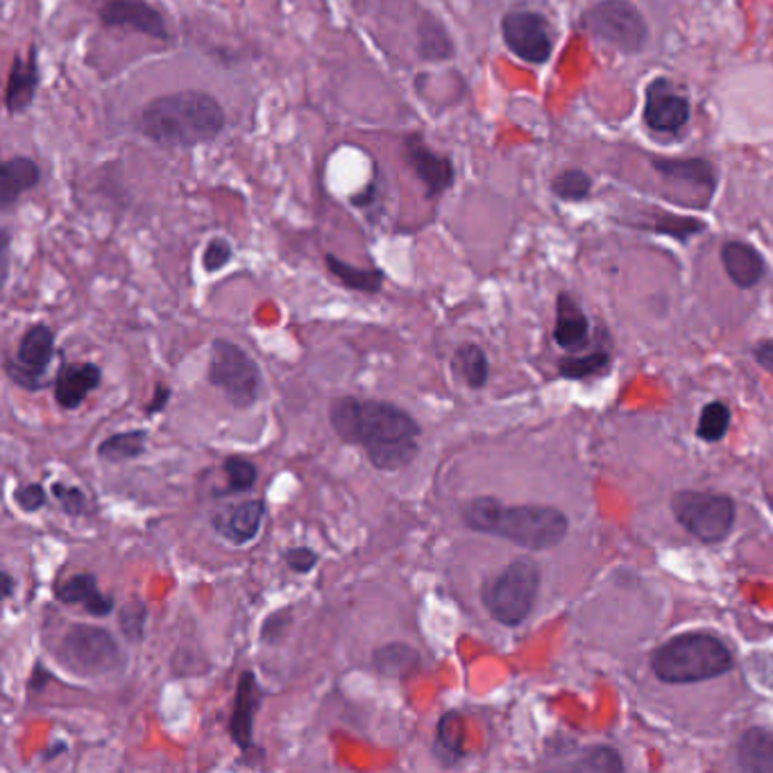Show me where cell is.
I'll return each instance as SVG.
<instances>
[{"label": "cell", "mask_w": 773, "mask_h": 773, "mask_svg": "<svg viewBox=\"0 0 773 773\" xmlns=\"http://www.w3.org/2000/svg\"><path fill=\"white\" fill-rule=\"evenodd\" d=\"M329 424L345 445L363 447L382 473H399L420 454L422 424L390 401L339 397L329 407Z\"/></svg>", "instance_id": "6da1fadb"}, {"label": "cell", "mask_w": 773, "mask_h": 773, "mask_svg": "<svg viewBox=\"0 0 773 773\" xmlns=\"http://www.w3.org/2000/svg\"><path fill=\"white\" fill-rule=\"evenodd\" d=\"M137 127L155 146L175 150L216 141L227 127L220 100L207 91L184 89L152 98L144 105Z\"/></svg>", "instance_id": "7a4b0ae2"}, {"label": "cell", "mask_w": 773, "mask_h": 773, "mask_svg": "<svg viewBox=\"0 0 773 773\" xmlns=\"http://www.w3.org/2000/svg\"><path fill=\"white\" fill-rule=\"evenodd\" d=\"M461 520L469 531L497 535L526 552L558 547L569 531V520L554 507H507L497 497H475L461 507Z\"/></svg>", "instance_id": "3957f363"}, {"label": "cell", "mask_w": 773, "mask_h": 773, "mask_svg": "<svg viewBox=\"0 0 773 773\" xmlns=\"http://www.w3.org/2000/svg\"><path fill=\"white\" fill-rule=\"evenodd\" d=\"M651 667L667 685H692L728 674L732 653L717 635L683 633L656 649Z\"/></svg>", "instance_id": "277c9868"}, {"label": "cell", "mask_w": 773, "mask_h": 773, "mask_svg": "<svg viewBox=\"0 0 773 773\" xmlns=\"http://www.w3.org/2000/svg\"><path fill=\"white\" fill-rule=\"evenodd\" d=\"M537 592H541V567L531 558H515L484 583L481 601L495 622L515 628L533 613Z\"/></svg>", "instance_id": "5b68a950"}, {"label": "cell", "mask_w": 773, "mask_h": 773, "mask_svg": "<svg viewBox=\"0 0 773 773\" xmlns=\"http://www.w3.org/2000/svg\"><path fill=\"white\" fill-rule=\"evenodd\" d=\"M55 658L64 669L73 671L76 677L82 679L110 677L123 671L127 664L116 637L107 628L91 624H73L66 630Z\"/></svg>", "instance_id": "8992f818"}, {"label": "cell", "mask_w": 773, "mask_h": 773, "mask_svg": "<svg viewBox=\"0 0 773 773\" xmlns=\"http://www.w3.org/2000/svg\"><path fill=\"white\" fill-rule=\"evenodd\" d=\"M207 379L237 411H248L261 399L263 375L259 363L241 345L227 339L212 343Z\"/></svg>", "instance_id": "52a82bcc"}, {"label": "cell", "mask_w": 773, "mask_h": 773, "mask_svg": "<svg viewBox=\"0 0 773 773\" xmlns=\"http://www.w3.org/2000/svg\"><path fill=\"white\" fill-rule=\"evenodd\" d=\"M581 25L596 42L624 55L643 53L649 42V23L630 0H599L583 14Z\"/></svg>", "instance_id": "ba28073f"}, {"label": "cell", "mask_w": 773, "mask_h": 773, "mask_svg": "<svg viewBox=\"0 0 773 773\" xmlns=\"http://www.w3.org/2000/svg\"><path fill=\"white\" fill-rule=\"evenodd\" d=\"M671 513L705 545L726 541L735 526V501L719 492L681 490L671 497Z\"/></svg>", "instance_id": "9c48e42d"}, {"label": "cell", "mask_w": 773, "mask_h": 773, "mask_svg": "<svg viewBox=\"0 0 773 773\" xmlns=\"http://www.w3.org/2000/svg\"><path fill=\"white\" fill-rule=\"evenodd\" d=\"M55 356V331L39 322L30 327L16 348V354L5 361L8 377L23 390L39 393L46 386V373Z\"/></svg>", "instance_id": "30bf717a"}, {"label": "cell", "mask_w": 773, "mask_h": 773, "mask_svg": "<svg viewBox=\"0 0 773 773\" xmlns=\"http://www.w3.org/2000/svg\"><path fill=\"white\" fill-rule=\"evenodd\" d=\"M501 37L507 48L526 64H547L554 53L552 27L541 12L513 10L503 14Z\"/></svg>", "instance_id": "8fae6325"}, {"label": "cell", "mask_w": 773, "mask_h": 773, "mask_svg": "<svg viewBox=\"0 0 773 773\" xmlns=\"http://www.w3.org/2000/svg\"><path fill=\"white\" fill-rule=\"evenodd\" d=\"M401 152L413 175L422 182L427 197H441L447 193L454 182H456V168L454 161L447 155H441L431 150V146L424 141L422 132H411L401 139Z\"/></svg>", "instance_id": "7c38bea8"}, {"label": "cell", "mask_w": 773, "mask_h": 773, "mask_svg": "<svg viewBox=\"0 0 773 773\" xmlns=\"http://www.w3.org/2000/svg\"><path fill=\"white\" fill-rule=\"evenodd\" d=\"M645 123L660 134H679L692 116L690 98L667 78H656L645 91Z\"/></svg>", "instance_id": "4fadbf2b"}, {"label": "cell", "mask_w": 773, "mask_h": 773, "mask_svg": "<svg viewBox=\"0 0 773 773\" xmlns=\"http://www.w3.org/2000/svg\"><path fill=\"white\" fill-rule=\"evenodd\" d=\"M263 698H265V692L259 683V677L250 669L243 671L237 683V694H234L231 717H229V737L243 755L261 751L254 742V724L263 705Z\"/></svg>", "instance_id": "5bb4252c"}, {"label": "cell", "mask_w": 773, "mask_h": 773, "mask_svg": "<svg viewBox=\"0 0 773 773\" xmlns=\"http://www.w3.org/2000/svg\"><path fill=\"white\" fill-rule=\"evenodd\" d=\"M98 16L105 27L139 32V35L152 37L157 42L171 39L163 14L150 5L148 0H105L98 10Z\"/></svg>", "instance_id": "9a60e30c"}, {"label": "cell", "mask_w": 773, "mask_h": 773, "mask_svg": "<svg viewBox=\"0 0 773 773\" xmlns=\"http://www.w3.org/2000/svg\"><path fill=\"white\" fill-rule=\"evenodd\" d=\"M265 513H268V507L263 499H246L239 503H231V507L218 509L212 518V526L229 545L246 547L257 541Z\"/></svg>", "instance_id": "2e32d148"}, {"label": "cell", "mask_w": 773, "mask_h": 773, "mask_svg": "<svg viewBox=\"0 0 773 773\" xmlns=\"http://www.w3.org/2000/svg\"><path fill=\"white\" fill-rule=\"evenodd\" d=\"M53 594L64 606H82L91 617H110L116 611V599L98 588V579L91 571H80L57 583Z\"/></svg>", "instance_id": "e0dca14e"}, {"label": "cell", "mask_w": 773, "mask_h": 773, "mask_svg": "<svg viewBox=\"0 0 773 773\" xmlns=\"http://www.w3.org/2000/svg\"><path fill=\"white\" fill-rule=\"evenodd\" d=\"M100 384H103V370H100V365L91 361L64 365L55 379L57 407L64 411H78Z\"/></svg>", "instance_id": "ac0fdd59"}, {"label": "cell", "mask_w": 773, "mask_h": 773, "mask_svg": "<svg viewBox=\"0 0 773 773\" xmlns=\"http://www.w3.org/2000/svg\"><path fill=\"white\" fill-rule=\"evenodd\" d=\"M42 76H39V50L32 46L30 55H16L5 87V110L16 116L25 114L37 98Z\"/></svg>", "instance_id": "d6986e66"}, {"label": "cell", "mask_w": 773, "mask_h": 773, "mask_svg": "<svg viewBox=\"0 0 773 773\" xmlns=\"http://www.w3.org/2000/svg\"><path fill=\"white\" fill-rule=\"evenodd\" d=\"M721 263L728 280L739 288L749 291L755 288L764 275H766V263L764 257L760 254L758 248L744 241H728L721 248Z\"/></svg>", "instance_id": "ffe728a7"}, {"label": "cell", "mask_w": 773, "mask_h": 773, "mask_svg": "<svg viewBox=\"0 0 773 773\" xmlns=\"http://www.w3.org/2000/svg\"><path fill=\"white\" fill-rule=\"evenodd\" d=\"M653 171L669 180V182H679V184H687L694 189H703L708 195L717 193V171L715 166L708 159H667V157H651Z\"/></svg>", "instance_id": "44dd1931"}, {"label": "cell", "mask_w": 773, "mask_h": 773, "mask_svg": "<svg viewBox=\"0 0 773 773\" xmlns=\"http://www.w3.org/2000/svg\"><path fill=\"white\" fill-rule=\"evenodd\" d=\"M590 336V318L586 316L583 307L577 297L569 293H560L556 299V327H554V341L562 350H577L583 348Z\"/></svg>", "instance_id": "7402d4cb"}, {"label": "cell", "mask_w": 773, "mask_h": 773, "mask_svg": "<svg viewBox=\"0 0 773 773\" xmlns=\"http://www.w3.org/2000/svg\"><path fill=\"white\" fill-rule=\"evenodd\" d=\"M42 182V166L30 157H12L0 166V207L12 209L19 197L37 189Z\"/></svg>", "instance_id": "603a6c76"}, {"label": "cell", "mask_w": 773, "mask_h": 773, "mask_svg": "<svg viewBox=\"0 0 773 773\" xmlns=\"http://www.w3.org/2000/svg\"><path fill=\"white\" fill-rule=\"evenodd\" d=\"M737 766L751 773H773V730L751 728L737 742Z\"/></svg>", "instance_id": "cb8c5ba5"}, {"label": "cell", "mask_w": 773, "mask_h": 773, "mask_svg": "<svg viewBox=\"0 0 773 773\" xmlns=\"http://www.w3.org/2000/svg\"><path fill=\"white\" fill-rule=\"evenodd\" d=\"M325 265H327V271L331 273V277L341 282V286L356 291V293L377 295V293H382V288L386 284V273L382 271V268H359V265H352V263L339 259L331 252L325 254Z\"/></svg>", "instance_id": "d4e9b609"}, {"label": "cell", "mask_w": 773, "mask_h": 773, "mask_svg": "<svg viewBox=\"0 0 773 773\" xmlns=\"http://www.w3.org/2000/svg\"><path fill=\"white\" fill-rule=\"evenodd\" d=\"M422 664V656L407 643H390L373 653V667L377 674L388 679H409Z\"/></svg>", "instance_id": "484cf974"}, {"label": "cell", "mask_w": 773, "mask_h": 773, "mask_svg": "<svg viewBox=\"0 0 773 773\" xmlns=\"http://www.w3.org/2000/svg\"><path fill=\"white\" fill-rule=\"evenodd\" d=\"M463 719L458 713H445L435 726V737H433V760H439L443 766H454L465 758V747H463Z\"/></svg>", "instance_id": "4316f807"}, {"label": "cell", "mask_w": 773, "mask_h": 773, "mask_svg": "<svg viewBox=\"0 0 773 773\" xmlns=\"http://www.w3.org/2000/svg\"><path fill=\"white\" fill-rule=\"evenodd\" d=\"M633 227H640L653 234H662V237H671L674 241L687 243L696 234L708 229L703 220L692 218V216H679V214H669V212H649L645 214V218L640 223H628Z\"/></svg>", "instance_id": "83f0119b"}, {"label": "cell", "mask_w": 773, "mask_h": 773, "mask_svg": "<svg viewBox=\"0 0 773 773\" xmlns=\"http://www.w3.org/2000/svg\"><path fill=\"white\" fill-rule=\"evenodd\" d=\"M148 450V431L146 429H134V431H123L114 433L110 439L98 445V458L118 465L144 456Z\"/></svg>", "instance_id": "f1b7e54d"}, {"label": "cell", "mask_w": 773, "mask_h": 773, "mask_svg": "<svg viewBox=\"0 0 773 773\" xmlns=\"http://www.w3.org/2000/svg\"><path fill=\"white\" fill-rule=\"evenodd\" d=\"M452 370L465 382V386L473 390H481L490 379L488 354L475 343H465L454 352Z\"/></svg>", "instance_id": "f546056e"}, {"label": "cell", "mask_w": 773, "mask_h": 773, "mask_svg": "<svg viewBox=\"0 0 773 773\" xmlns=\"http://www.w3.org/2000/svg\"><path fill=\"white\" fill-rule=\"evenodd\" d=\"M418 37H420L418 53L427 61H447L456 53V46L450 37V32L445 30V25L439 19H433V16H427V21H422V25L418 30Z\"/></svg>", "instance_id": "4dcf8cb0"}, {"label": "cell", "mask_w": 773, "mask_h": 773, "mask_svg": "<svg viewBox=\"0 0 773 773\" xmlns=\"http://www.w3.org/2000/svg\"><path fill=\"white\" fill-rule=\"evenodd\" d=\"M611 365H613L611 352L596 350V352H590L586 356H567L565 361H560L558 373L565 379L583 382V379H590V377L606 375L609 370H611Z\"/></svg>", "instance_id": "1f68e13d"}, {"label": "cell", "mask_w": 773, "mask_h": 773, "mask_svg": "<svg viewBox=\"0 0 773 773\" xmlns=\"http://www.w3.org/2000/svg\"><path fill=\"white\" fill-rule=\"evenodd\" d=\"M728 427H730V409L724 405V401H711V405L703 407L698 416L696 435L705 443H719L728 433Z\"/></svg>", "instance_id": "d6a6232c"}, {"label": "cell", "mask_w": 773, "mask_h": 773, "mask_svg": "<svg viewBox=\"0 0 773 773\" xmlns=\"http://www.w3.org/2000/svg\"><path fill=\"white\" fill-rule=\"evenodd\" d=\"M148 606L139 599H129L118 611V626L129 645H141L146 640V624H148Z\"/></svg>", "instance_id": "836d02e7"}, {"label": "cell", "mask_w": 773, "mask_h": 773, "mask_svg": "<svg viewBox=\"0 0 773 773\" xmlns=\"http://www.w3.org/2000/svg\"><path fill=\"white\" fill-rule=\"evenodd\" d=\"M223 473L227 477V490L220 495H239V492H250L257 486L259 469L252 461L243 456H229L223 463Z\"/></svg>", "instance_id": "e575fe53"}, {"label": "cell", "mask_w": 773, "mask_h": 773, "mask_svg": "<svg viewBox=\"0 0 773 773\" xmlns=\"http://www.w3.org/2000/svg\"><path fill=\"white\" fill-rule=\"evenodd\" d=\"M552 193L565 203H581L592 193V178L581 168H569L552 180Z\"/></svg>", "instance_id": "d590c367"}, {"label": "cell", "mask_w": 773, "mask_h": 773, "mask_svg": "<svg viewBox=\"0 0 773 773\" xmlns=\"http://www.w3.org/2000/svg\"><path fill=\"white\" fill-rule=\"evenodd\" d=\"M562 769H575V771H601V773H613V771H622L624 762L619 758V753L611 747H590L581 753V758L577 762H567L560 764Z\"/></svg>", "instance_id": "8d00e7d4"}, {"label": "cell", "mask_w": 773, "mask_h": 773, "mask_svg": "<svg viewBox=\"0 0 773 773\" xmlns=\"http://www.w3.org/2000/svg\"><path fill=\"white\" fill-rule=\"evenodd\" d=\"M50 492L57 499L59 509L69 518H82L87 513V495L78 486L55 481Z\"/></svg>", "instance_id": "74e56055"}, {"label": "cell", "mask_w": 773, "mask_h": 773, "mask_svg": "<svg viewBox=\"0 0 773 773\" xmlns=\"http://www.w3.org/2000/svg\"><path fill=\"white\" fill-rule=\"evenodd\" d=\"M234 259V248L231 243L225 239V237H214L205 252H203V268H205V273L214 275L218 271H223L225 265H229Z\"/></svg>", "instance_id": "f35d334b"}, {"label": "cell", "mask_w": 773, "mask_h": 773, "mask_svg": "<svg viewBox=\"0 0 773 773\" xmlns=\"http://www.w3.org/2000/svg\"><path fill=\"white\" fill-rule=\"evenodd\" d=\"M291 622H293V613L288 609H282V611H275L273 615H268L265 622L261 624V643L265 645H277L282 643L288 628H291Z\"/></svg>", "instance_id": "ab89813d"}, {"label": "cell", "mask_w": 773, "mask_h": 773, "mask_svg": "<svg viewBox=\"0 0 773 773\" xmlns=\"http://www.w3.org/2000/svg\"><path fill=\"white\" fill-rule=\"evenodd\" d=\"M14 501L23 513H37L46 507L48 495L42 484H23L14 490Z\"/></svg>", "instance_id": "60d3db41"}, {"label": "cell", "mask_w": 773, "mask_h": 773, "mask_svg": "<svg viewBox=\"0 0 773 773\" xmlns=\"http://www.w3.org/2000/svg\"><path fill=\"white\" fill-rule=\"evenodd\" d=\"M284 562L295 571V575H309V571H314L316 565L320 562V556L311 547H293L284 552Z\"/></svg>", "instance_id": "b9f144b4"}, {"label": "cell", "mask_w": 773, "mask_h": 773, "mask_svg": "<svg viewBox=\"0 0 773 773\" xmlns=\"http://www.w3.org/2000/svg\"><path fill=\"white\" fill-rule=\"evenodd\" d=\"M171 395H173L171 386H166V384H157V386H155V395H152V399H150L148 405L144 407V416H146V418H155V416L163 413V411H166V407H168V401H171Z\"/></svg>", "instance_id": "7bdbcfd3"}, {"label": "cell", "mask_w": 773, "mask_h": 773, "mask_svg": "<svg viewBox=\"0 0 773 773\" xmlns=\"http://www.w3.org/2000/svg\"><path fill=\"white\" fill-rule=\"evenodd\" d=\"M753 359L755 363L766 370L769 375H773V339H766V341H760L755 348H753Z\"/></svg>", "instance_id": "ee69618b"}, {"label": "cell", "mask_w": 773, "mask_h": 773, "mask_svg": "<svg viewBox=\"0 0 773 773\" xmlns=\"http://www.w3.org/2000/svg\"><path fill=\"white\" fill-rule=\"evenodd\" d=\"M753 662H755L758 679H760L764 685L773 687V656H771V653H766V656H755Z\"/></svg>", "instance_id": "f6af8a7d"}, {"label": "cell", "mask_w": 773, "mask_h": 773, "mask_svg": "<svg viewBox=\"0 0 773 773\" xmlns=\"http://www.w3.org/2000/svg\"><path fill=\"white\" fill-rule=\"evenodd\" d=\"M53 679V674H50V671L42 664V662H37V667H35V671H32V679H30V687L32 690H37V692H42L44 687H46V683Z\"/></svg>", "instance_id": "bcb514c9"}, {"label": "cell", "mask_w": 773, "mask_h": 773, "mask_svg": "<svg viewBox=\"0 0 773 773\" xmlns=\"http://www.w3.org/2000/svg\"><path fill=\"white\" fill-rule=\"evenodd\" d=\"M0 579H3V590H0V592H3V599H12L14 596V588H16L14 577L10 575V571H3V577H0Z\"/></svg>", "instance_id": "7dc6e473"}, {"label": "cell", "mask_w": 773, "mask_h": 773, "mask_svg": "<svg viewBox=\"0 0 773 773\" xmlns=\"http://www.w3.org/2000/svg\"><path fill=\"white\" fill-rule=\"evenodd\" d=\"M66 749H69V747H66L64 742H57V744H53V747H48V749L44 751V758H42V760L48 762V760H53V758H59L57 753H64Z\"/></svg>", "instance_id": "c3c4849f"}]
</instances>
